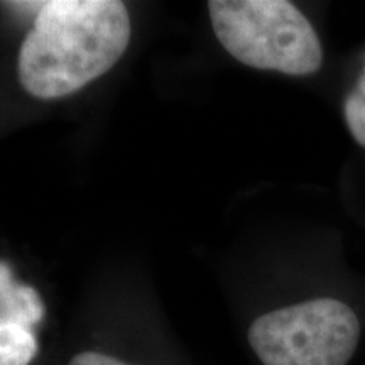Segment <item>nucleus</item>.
<instances>
[{"label": "nucleus", "mask_w": 365, "mask_h": 365, "mask_svg": "<svg viewBox=\"0 0 365 365\" xmlns=\"http://www.w3.org/2000/svg\"><path fill=\"white\" fill-rule=\"evenodd\" d=\"M129 41L130 19L124 2H41L19 49L22 88L39 100L68 97L110 70Z\"/></svg>", "instance_id": "1"}, {"label": "nucleus", "mask_w": 365, "mask_h": 365, "mask_svg": "<svg viewBox=\"0 0 365 365\" xmlns=\"http://www.w3.org/2000/svg\"><path fill=\"white\" fill-rule=\"evenodd\" d=\"M210 17L220 44L242 65L307 76L323 65L319 38L286 0H212Z\"/></svg>", "instance_id": "2"}, {"label": "nucleus", "mask_w": 365, "mask_h": 365, "mask_svg": "<svg viewBox=\"0 0 365 365\" xmlns=\"http://www.w3.org/2000/svg\"><path fill=\"white\" fill-rule=\"evenodd\" d=\"M46 317V304L38 289L14 277L12 269L0 261V318L38 330Z\"/></svg>", "instance_id": "3"}, {"label": "nucleus", "mask_w": 365, "mask_h": 365, "mask_svg": "<svg viewBox=\"0 0 365 365\" xmlns=\"http://www.w3.org/2000/svg\"><path fill=\"white\" fill-rule=\"evenodd\" d=\"M38 354L36 330L0 318V365H31Z\"/></svg>", "instance_id": "4"}, {"label": "nucleus", "mask_w": 365, "mask_h": 365, "mask_svg": "<svg viewBox=\"0 0 365 365\" xmlns=\"http://www.w3.org/2000/svg\"><path fill=\"white\" fill-rule=\"evenodd\" d=\"M344 115L346 127H349V132L352 134L355 143L365 148V68L354 90L346 95Z\"/></svg>", "instance_id": "5"}]
</instances>
